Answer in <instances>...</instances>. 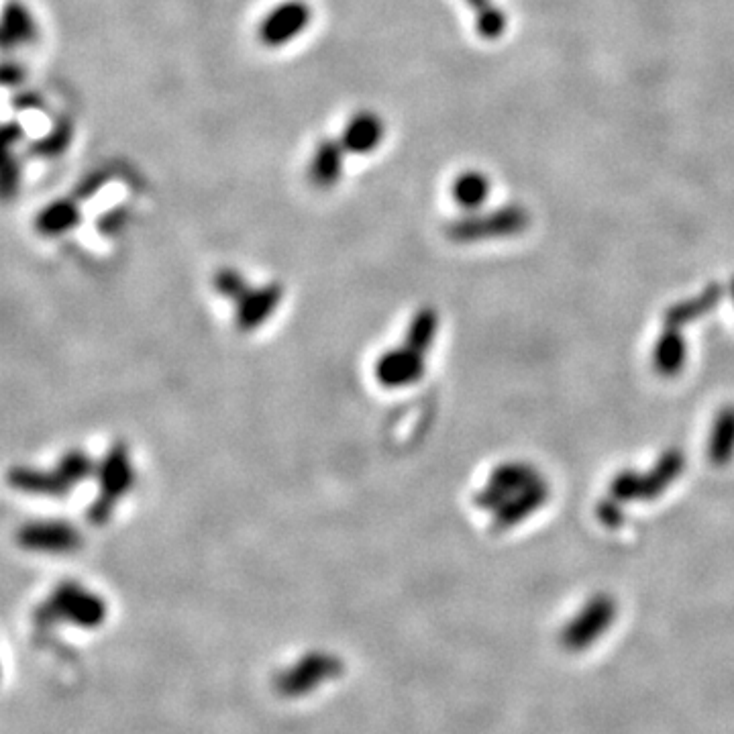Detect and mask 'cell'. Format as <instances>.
<instances>
[{
    "instance_id": "14",
    "label": "cell",
    "mask_w": 734,
    "mask_h": 734,
    "mask_svg": "<svg viewBox=\"0 0 734 734\" xmlns=\"http://www.w3.org/2000/svg\"><path fill=\"white\" fill-rule=\"evenodd\" d=\"M722 298H724V286L716 284V282L708 284L696 296L669 306L663 314L665 327L681 329V327H686V325L706 317V314H710L722 302Z\"/></svg>"
},
{
    "instance_id": "30",
    "label": "cell",
    "mask_w": 734,
    "mask_h": 734,
    "mask_svg": "<svg viewBox=\"0 0 734 734\" xmlns=\"http://www.w3.org/2000/svg\"><path fill=\"white\" fill-rule=\"evenodd\" d=\"M25 80V70L21 64H15V62H7L3 66V82L5 86H19L23 84Z\"/></svg>"
},
{
    "instance_id": "8",
    "label": "cell",
    "mask_w": 734,
    "mask_h": 734,
    "mask_svg": "<svg viewBox=\"0 0 734 734\" xmlns=\"http://www.w3.org/2000/svg\"><path fill=\"white\" fill-rule=\"evenodd\" d=\"M427 370L425 355L410 349L408 345L386 351L376 363V380L380 386L396 390L421 382Z\"/></svg>"
},
{
    "instance_id": "15",
    "label": "cell",
    "mask_w": 734,
    "mask_h": 734,
    "mask_svg": "<svg viewBox=\"0 0 734 734\" xmlns=\"http://www.w3.org/2000/svg\"><path fill=\"white\" fill-rule=\"evenodd\" d=\"M80 223L78 200L60 198L43 206L35 217V231L43 237H60L70 233Z\"/></svg>"
},
{
    "instance_id": "32",
    "label": "cell",
    "mask_w": 734,
    "mask_h": 734,
    "mask_svg": "<svg viewBox=\"0 0 734 734\" xmlns=\"http://www.w3.org/2000/svg\"><path fill=\"white\" fill-rule=\"evenodd\" d=\"M23 137H25V129L17 121H11V123L5 125V143L9 147L15 145V143H19Z\"/></svg>"
},
{
    "instance_id": "31",
    "label": "cell",
    "mask_w": 734,
    "mask_h": 734,
    "mask_svg": "<svg viewBox=\"0 0 734 734\" xmlns=\"http://www.w3.org/2000/svg\"><path fill=\"white\" fill-rule=\"evenodd\" d=\"M125 221V213L123 211H111V213H107V215H104L102 217V221H100V227L104 229V231H115V229H119L121 227V223Z\"/></svg>"
},
{
    "instance_id": "21",
    "label": "cell",
    "mask_w": 734,
    "mask_h": 734,
    "mask_svg": "<svg viewBox=\"0 0 734 734\" xmlns=\"http://www.w3.org/2000/svg\"><path fill=\"white\" fill-rule=\"evenodd\" d=\"M437 331H439V314H437L435 308L425 306L412 317V321L406 329L404 345H408L410 349H414L418 353L427 355L429 349L435 343Z\"/></svg>"
},
{
    "instance_id": "25",
    "label": "cell",
    "mask_w": 734,
    "mask_h": 734,
    "mask_svg": "<svg viewBox=\"0 0 734 734\" xmlns=\"http://www.w3.org/2000/svg\"><path fill=\"white\" fill-rule=\"evenodd\" d=\"M215 290L223 296V298H229L233 302H237L251 286L249 282L245 280V276L235 270V268H223L215 274Z\"/></svg>"
},
{
    "instance_id": "22",
    "label": "cell",
    "mask_w": 734,
    "mask_h": 734,
    "mask_svg": "<svg viewBox=\"0 0 734 734\" xmlns=\"http://www.w3.org/2000/svg\"><path fill=\"white\" fill-rule=\"evenodd\" d=\"M337 667H339L337 659H333L329 655H310L304 661H300V665L294 671H290L286 675V688L292 694H296L300 690H306L304 684H308V677H310V681H317L321 677H329L337 671Z\"/></svg>"
},
{
    "instance_id": "3",
    "label": "cell",
    "mask_w": 734,
    "mask_h": 734,
    "mask_svg": "<svg viewBox=\"0 0 734 734\" xmlns=\"http://www.w3.org/2000/svg\"><path fill=\"white\" fill-rule=\"evenodd\" d=\"M531 225V215L524 206L506 204L484 215H467L447 227V237L455 243H478L488 239L516 237Z\"/></svg>"
},
{
    "instance_id": "10",
    "label": "cell",
    "mask_w": 734,
    "mask_h": 734,
    "mask_svg": "<svg viewBox=\"0 0 734 734\" xmlns=\"http://www.w3.org/2000/svg\"><path fill=\"white\" fill-rule=\"evenodd\" d=\"M549 484L545 480H539L537 484L524 488L516 494H512L496 512H494V529L508 531L522 520L533 516L537 510H541L549 500Z\"/></svg>"
},
{
    "instance_id": "17",
    "label": "cell",
    "mask_w": 734,
    "mask_h": 734,
    "mask_svg": "<svg viewBox=\"0 0 734 734\" xmlns=\"http://www.w3.org/2000/svg\"><path fill=\"white\" fill-rule=\"evenodd\" d=\"M37 39V23L31 11L19 3V0H9L3 13V45L5 49L29 45Z\"/></svg>"
},
{
    "instance_id": "7",
    "label": "cell",
    "mask_w": 734,
    "mask_h": 734,
    "mask_svg": "<svg viewBox=\"0 0 734 734\" xmlns=\"http://www.w3.org/2000/svg\"><path fill=\"white\" fill-rule=\"evenodd\" d=\"M312 21V9L304 0H286L274 7L257 27V39L266 47H282L296 39Z\"/></svg>"
},
{
    "instance_id": "6",
    "label": "cell",
    "mask_w": 734,
    "mask_h": 734,
    "mask_svg": "<svg viewBox=\"0 0 734 734\" xmlns=\"http://www.w3.org/2000/svg\"><path fill=\"white\" fill-rule=\"evenodd\" d=\"M17 543L35 553L66 555L82 547V535L64 520H35L17 533Z\"/></svg>"
},
{
    "instance_id": "5",
    "label": "cell",
    "mask_w": 734,
    "mask_h": 734,
    "mask_svg": "<svg viewBox=\"0 0 734 734\" xmlns=\"http://www.w3.org/2000/svg\"><path fill=\"white\" fill-rule=\"evenodd\" d=\"M616 618V602L608 594L592 596L561 631V643L567 651H584L592 647L612 626Z\"/></svg>"
},
{
    "instance_id": "13",
    "label": "cell",
    "mask_w": 734,
    "mask_h": 734,
    "mask_svg": "<svg viewBox=\"0 0 734 734\" xmlns=\"http://www.w3.org/2000/svg\"><path fill=\"white\" fill-rule=\"evenodd\" d=\"M343 155L345 147L341 141L323 139L312 153L308 166V180L314 188L329 190L339 184L343 174Z\"/></svg>"
},
{
    "instance_id": "1",
    "label": "cell",
    "mask_w": 734,
    "mask_h": 734,
    "mask_svg": "<svg viewBox=\"0 0 734 734\" xmlns=\"http://www.w3.org/2000/svg\"><path fill=\"white\" fill-rule=\"evenodd\" d=\"M684 467V453L679 449H667L645 474L633 469L618 471L610 482V496L622 504L655 500L681 476Z\"/></svg>"
},
{
    "instance_id": "12",
    "label": "cell",
    "mask_w": 734,
    "mask_h": 734,
    "mask_svg": "<svg viewBox=\"0 0 734 734\" xmlns=\"http://www.w3.org/2000/svg\"><path fill=\"white\" fill-rule=\"evenodd\" d=\"M384 133H386L384 121L376 113L359 111L347 121L339 141L343 143L347 153L367 155L380 147Z\"/></svg>"
},
{
    "instance_id": "33",
    "label": "cell",
    "mask_w": 734,
    "mask_h": 734,
    "mask_svg": "<svg viewBox=\"0 0 734 734\" xmlns=\"http://www.w3.org/2000/svg\"><path fill=\"white\" fill-rule=\"evenodd\" d=\"M730 296H732V300H734V276H732V280H730Z\"/></svg>"
},
{
    "instance_id": "24",
    "label": "cell",
    "mask_w": 734,
    "mask_h": 734,
    "mask_svg": "<svg viewBox=\"0 0 734 734\" xmlns=\"http://www.w3.org/2000/svg\"><path fill=\"white\" fill-rule=\"evenodd\" d=\"M72 139H74V123L72 119L62 117L54 127H51L47 135H43L33 143L31 153L37 157H45V160H49V157H58L70 147Z\"/></svg>"
},
{
    "instance_id": "19",
    "label": "cell",
    "mask_w": 734,
    "mask_h": 734,
    "mask_svg": "<svg viewBox=\"0 0 734 734\" xmlns=\"http://www.w3.org/2000/svg\"><path fill=\"white\" fill-rule=\"evenodd\" d=\"M539 480H543V476L539 474V471L531 463L508 461V463L498 465L492 471L490 478H488V486L496 488L508 500L512 494H516V492H520L524 488H529V486L537 484Z\"/></svg>"
},
{
    "instance_id": "29",
    "label": "cell",
    "mask_w": 734,
    "mask_h": 734,
    "mask_svg": "<svg viewBox=\"0 0 734 734\" xmlns=\"http://www.w3.org/2000/svg\"><path fill=\"white\" fill-rule=\"evenodd\" d=\"M13 104H15V109H19V111H33V109L43 107V100L35 92H21V94L15 96Z\"/></svg>"
},
{
    "instance_id": "18",
    "label": "cell",
    "mask_w": 734,
    "mask_h": 734,
    "mask_svg": "<svg viewBox=\"0 0 734 734\" xmlns=\"http://www.w3.org/2000/svg\"><path fill=\"white\" fill-rule=\"evenodd\" d=\"M708 457L718 467H724L734 459V404L722 406L714 416Z\"/></svg>"
},
{
    "instance_id": "4",
    "label": "cell",
    "mask_w": 734,
    "mask_h": 734,
    "mask_svg": "<svg viewBox=\"0 0 734 734\" xmlns=\"http://www.w3.org/2000/svg\"><path fill=\"white\" fill-rule=\"evenodd\" d=\"M39 616L47 622L62 618L64 622L82 628H94L102 624L104 616H107V602L98 594L88 592L74 582H66L58 586L56 592L43 604Z\"/></svg>"
},
{
    "instance_id": "9",
    "label": "cell",
    "mask_w": 734,
    "mask_h": 734,
    "mask_svg": "<svg viewBox=\"0 0 734 734\" xmlns=\"http://www.w3.org/2000/svg\"><path fill=\"white\" fill-rule=\"evenodd\" d=\"M284 298V288L276 282L266 284L261 288H249L237 302L235 323L241 333H251L257 327L264 325Z\"/></svg>"
},
{
    "instance_id": "16",
    "label": "cell",
    "mask_w": 734,
    "mask_h": 734,
    "mask_svg": "<svg viewBox=\"0 0 734 734\" xmlns=\"http://www.w3.org/2000/svg\"><path fill=\"white\" fill-rule=\"evenodd\" d=\"M688 343L681 337L679 329L665 327L653 347V367L663 378H673L686 367Z\"/></svg>"
},
{
    "instance_id": "26",
    "label": "cell",
    "mask_w": 734,
    "mask_h": 734,
    "mask_svg": "<svg viewBox=\"0 0 734 734\" xmlns=\"http://www.w3.org/2000/svg\"><path fill=\"white\" fill-rule=\"evenodd\" d=\"M19 182H21V164L17 157L9 151L5 157V166H3V194L5 198H11L17 190H19Z\"/></svg>"
},
{
    "instance_id": "23",
    "label": "cell",
    "mask_w": 734,
    "mask_h": 734,
    "mask_svg": "<svg viewBox=\"0 0 734 734\" xmlns=\"http://www.w3.org/2000/svg\"><path fill=\"white\" fill-rule=\"evenodd\" d=\"M465 3L476 11V29L482 39L496 41L504 35L508 27V17L492 0H465Z\"/></svg>"
},
{
    "instance_id": "11",
    "label": "cell",
    "mask_w": 734,
    "mask_h": 734,
    "mask_svg": "<svg viewBox=\"0 0 734 734\" xmlns=\"http://www.w3.org/2000/svg\"><path fill=\"white\" fill-rule=\"evenodd\" d=\"M9 482L15 490L31 496H47V498H62L70 494L74 488L62 476L58 469H33V467H15L9 474Z\"/></svg>"
},
{
    "instance_id": "2",
    "label": "cell",
    "mask_w": 734,
    "mask_h": 734,
    "mask_svg": "<svg viewBox=\"0 0 734 734\" xmlns=\"http://www.w3.org/2000/svg\"><path fill=\"white\" fill-rule=\"evenodd\" d=\"M96 478L100 486L98 498L92 502L88 510V518L96 527L107 524L115 512L117 502L129 494L135 484V469L129 455V449L123 441L115 443L107 455L96 465Z\"/></svg>"
},
{
    "instance_id": "27",
    "label": "cell",
    "mask_w": 734,
    "mask_h": 734,
    "mask_svg": "<svg viewBox=\"0 0 734 734\" xmlns=\"http://www.w3.org/2000/svg\"><path fill=\"white\" fill-rule=\"evenodd\" d=\"M109 182V174L102 172V170H96L92 174H88L76 188H74V198L80 202V200H88L92 198L100 188H104V184Z\"/></svg>"
},
{
    "instance_id": "28",
    "label": "cell",
    "mask_w": 734,
    "mask_h": 734,
    "mask_svg": "<svg viewBox=\"0 0 734 734\" xmlns=\"http://www.w3.org/2000/svg\"><path fill=\"white\" fill-rule=\"evenodd\" d=\"M596 512H598L600 522L604 524V527H608V529H618L620 524L624 522L622 502H618V500H616V498H612V496H610V500L600 502V504H598V508H596Z\"/></svg>"
},
{
    "instance_id": "20",
    "label": "cell",
    "mask_w": 734,
    "mask_h": 734,
    "mask_svg": "<svg viewBox=\"0 0 734 734\" xmlns=\"http://www.w3.org/2000/svg\"><path fill=\"white\" fill-rule=\"evenodd\" d=\"M492 190V182L486 174L478 170L461 172L451 184V198L463 211H478V208L488 200Z\"/></svg>"
}]
</instances>
